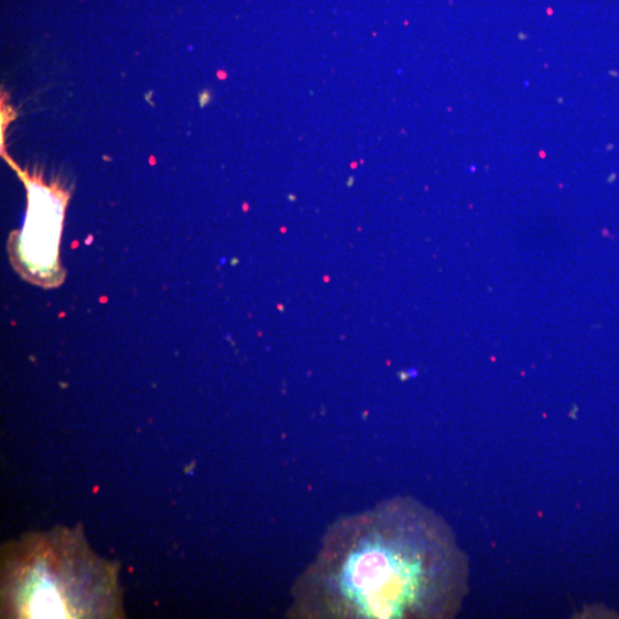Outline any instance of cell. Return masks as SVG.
<instances>
[{
  "mask_svg": "<svg viewBox=\"0 0 619 619\" xmlns=\"http://www.w3.org/2000/svg\"><path fill=\"white\" fill-rule=\"evenodd\" d=\"M467 564L452 529L426 506L392 498L333 523L292 588L300 619L445 618Z\"/></svg>",
  "mask_w": 619,
  "mask_h": 619,
  "instance_id": "cell-1",
  "label": "cell"
},
{
  "mask_svg": "<svg viewBox=\"0 0 619 619\" xmlns=\"http://www.w3.org/2000/svg\"><path fill=\"white\" fill-rule=\"evenodd\" d=\"M20 175L28 188L30 208L14 251L17 262L32 280L53 286L59 281L58 247L68 195L36 177Z\"/></svg>",
  "mask_w": 619,
  "mask_h": 619,
  "instance_id": "cell-2",
  "label": "cell"
},
{
  "mask_svg": "<svg viewBox=\"0 0 619 619\" xmlns=\"http://www.w3.org/2000/svg\"><path fill=\"white\" fill-rule=\"evenodd\" d=\"M30 612L34 618L66 617L61 595L52 587H41L32 598Z\"/></svg>",
  "mask_w": 619,
  "mask_h": 619,
  "instance_id": "cell-3",
  "label": "cell"
}]
</instances>
